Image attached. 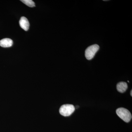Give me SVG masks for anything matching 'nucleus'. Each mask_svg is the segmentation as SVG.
I'll return each instance as SVG.
<instances>
[{"label": "nucleus", "mask_w": 132, "mask_h": 132, "mask_svg": "<svg viewBox=\"0 0 132 132\" xmlns=\"http://www.w3.org/2000/svg\"><path fill=\"white\" fill-rule=\"evenodd\" d=\"M116 113L119 118L126 123L130 122L132 118L131 114L126 109L120 108L116 110Z\"/></svg>", "instance_id": "1"}, {"label": "nucleus", "mask_w": 132, "mask_h": 132, "mask_svg": "<svg viewBox=\"0 0 132 132\" xmlns=\"http://www.w3.org/2000/svg\"><path fill=\"white\" fill-rule=\"evenodd\" d=\"M75 111V107L71 104L62 105L59 110L60 113L64 116H69L73 113Z\"/></svg>", "instance_id": "2"}, {"label": "nucleus", "mask_w": 132, "mask_h": 132, "mask_svg": "<svg viewBox=\"0 0 132 132\" xmlns=\"http://www.w3.org/2000/svg\"><path fill=\"white\" fill-rule=\"evenodd\" d=\"M100 48L98 45H94L87 48L85 51V57L88 60H91L94 57L95 54Z\"/></svg>", "instance_id": "3"}, {"label": "nucleus", "mask_w": 132, "mask_h": 132, "mask_svg": "<svg viewBox=\"0 0 132 132\" xmlns=\"http://www.w3.org/2000/svg\"><path fill=\"white\" fill-rule=\"evenodd\" d=\"M19 24L22 28L26 31H27L29 28V23L28 20L24 16H22L19 21Z\"/></svg>", "instance_id": "4"}, {"label": "nucleus", "mask_w": 132, "mask_h": 132, "mask_svg": "<svg viewBox=\"0 0 132 132\" xmlns=\"http://www.w3.org/2000/svg\"><path fill=\"white\" fill-rule=\"evenodd\" d=\"M13 44V40L9 38H5L0 40V46L2 47H10Z\"/></svg>", "instance_id": "5"}, {"label": "nucleus", "mask_w": 132, "mask_h": 132, "mask_svg": "<svg viewBox=\"0 0 132 132\" xmlns=\"http://www.w3.org/2000/svg\"><path fill=\"white\" fill-rule=\"evenodd\" d=\"M128 88L127 83L126 82H120L117 85V89L118 91L120 93H123L126 92Z\"/></svg>", "instance_id": "6"}, {"label": "nucleus", "mask_w": 132, "mask_h": 132, "mask_svg": "<svg viewBox=\"0 0 132 132\" xmlns=\"http://www.w3.org/2000/svg\"><path fill=\"white\" fill-rule=\"evenodd\" d=\"M21 1L29 7H33L35 6L34 2L32 0H22Z\"/></svg>", "instance_id": "7"}, {"label": "nucleus", "mask_w": 132, "mask_h": 132, "mask_svg": "<svg viewBox=\"0 0 132 132\" xmlns=\"http://www.w3.org/2000/svg\"><path fill=\"white\" fill-rule=\"evenodd\" d=\"M132 90H131V93H130V94H131V96H132Z\"/></svg>", "instance_id": "8"}]
</instances>
